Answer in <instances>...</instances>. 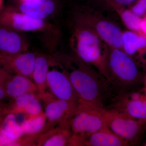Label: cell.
Here are the masks:
<instances>
[{"mask_svg":"<svg viewBox=\"0 0 146 146\" xmlns=\"http://www.w3.org/2000/svg\"><path fill=\"white\" fill-rule=\"evenodd\" d=\"M0 26L20 32L39 33L47 45L54 48L59 38L58 27L46 20L33 18L20 11L16 7H3L0 11Z\"/></svg>","mask_w":146,"mask_h":146,"instance_id":"obj_5","label":"cell"},{"mask_svg":"<svg viewBox=\"0 0 146 146\" xmlns=\"http://www.w3.org/2000/svg\"><path fill=\"white\" fill-rule=\"evenodd\" d=\"M113 106L112 109L135 118L146 119V101L141 99L133 100L121 94L119 95Z\"/></svg>","mask_w":146,"mask_h":146,"instance_id":"obj_14","label":"cell"},{"mask_svg":"<svg viewBox=\"0 0 146 146\" xmlns=\"http://www.w3.org/2000/svg\"><path fill=\"white\" fill-rule=\"evenodd\" d=\"M56 63V60L47 55L36 54L31 79L36 85L41 98L47 92L46 80L50 67Z\"/></svg>","mask_w":146,"mask_h":146,"instance_id":"obj_16","label":"cell"},{"mask_svg":"<svg viewBox=\"0 0 146 146\" xmlns=\"http://www.w3.org/2000/svg\"><path fill=\"white\" fill-rule=\"evenodd\" d=\"M102 74L119 95L124 93L136 80L138 70L133 59L122 49L106 45Z\"/></svg>","mask_w":146,"mask_h":146,"instance_id":"obj_4","label":"cell"},{"mask_svg":"<svg viewBox=\"0 0 146 146\" xmlns=\"http://www.w3.org/2000/svg\"><path fill=\"white\" fill-rule=\"evenodd\" d=\"M107 0H84L85 3L83 4L87 5L97 9L102 10L105 9V5Z\"/></svg>","mask_w":146,"mask_h":146,"instance_id":"obj_26","label":"cell"},{"mask_svg":"<svg viewBox=\"0 0 146 146\" xmlns=\"http://www.w3.org/2000/svg\"><path fill=\"white\" fill-rule=\"evenodd\" d=\"M41 98L37 93H29L11 100L8 105L1 109L5 115L25 114L26 110L30 104L38 98Z\"/></svg>","mask_w":146,"mask_h":146,"instance_id":"obj_20","label":"cell"},{"mask_svg":"<svg viewBox=\"0 0 146 146\" xmlns=\"http://www.w3.org/2000/svg\"><path fill=\"white\" fill-rule=\"evenodd\" d=\"M70 17L93 31L108 46L122 49L123 31L102 10L75 3L70 10Z\"/></svg>","mask_w":146,"mask_h":146,"instance_id":"obj_3","label":"cell"},{"mask_svg":"<svg viewBox=\"0 0 146 146\" xmlns=\"http://www.w3.org/2000/svg\"><path fill=\"white\" fill-rule=\"evenodd\" d=\"M70 1H82V0H70ZM82 1H84V0H82Z\"/></svg>","mask_w":146,"mask_h":146,"instance_id":"obj_33","label":"cell"},{"mask_svg":"<svg viewBox=\"0 0 146 146\" xmlns=\"http://www.w3.org/2000/svg\"><path fill=\"white\" fill-rule=\"evenodd\" d=\"M46 121L43 110L35 115H26L20 125L23 134H40L44 131Z\"/></svg>","mask_w":146,"mask_h":146,"instance_id":"obj_19","label":"cell"},{"mask_svg":"<svg viewBox=\"0 0 146 146\" xmlns=\"http://www.w3.org/2000/svg\"><path fill=\"white\" fill-rule=\"evenodd\" d=\"M145 146H146V144H145Z\"/></svg>","mask_w":146,"mask_h":146,"instance_id":"obj_34","label":"cell"},{"mask_svg":"<svg viewBox=\"0 0 146 146\" xmlns=\"http://www.w3.org/2000/svg\"><path fill=\"white\" fill-rule=\"evenodd\" d=\"M136 2L130 9L140 17L146 12V0H138Z\"/></svg>","mask_w":146,"mask_h":146,"instance_id":"obj_25","label":"cell"},{"mask_svg":"<svg viewBox=\"0 0 146 146\" xmlns=\"http://www.w3.org/2000/svg\"><path fill=\"white\" fill-rule=\"evenodd\" d=\"M15 1L17 4L22 3H25L31 1L33 0H13Z\"/></svg>","mask_w":146,"mask_h":146,"instance_id":"obj_30","label":"cell"},{"mask_svg":"<svg viewBox=\"0 0 146 146\" xmlns=\"http://www.w3.org/2000/svg\"><path fill=\"white\" fill-rule=\"evenodd\" d=\"M13 74L7 71L0 63V85L4 86Z\"/></svg>","mask_w":146,"mask_h":146,"instance_id":"obj_27","label":"cell"},{"mask_svg":"<svg viewBox=\"0 0 146 146\" xmlns=\"http://www.w3.org/2000/svg\"><path fill=\"white\" fill-rule=\"evenodd\" d=\"M146 47V38L139 36L134 32H123L122 50L129 55L134 54L139 49Z\"/></svg>","mask_w":146,"mask_h":146,"instance_id":"obj_21","label":"cell"},{"mask_svg":"<svg viewBox=\"0 0 146 146\" xmlns=\"http://www.w3.org/2000/svg\"><path fill=\"white\" fill-rule=\"evenodd\" d=\"M16 7L33 18L46 20L57 12L59 4L56 0H33L17 4Z\"/></svg>","mask_w":146,"mask_h":146,"instance_id":"obj_12","label":"cell"},{"mask_svg":"<svg viewBox=\"0 0 146 146\" xmlns=\"http://www.w3.org/2000/svg\"><path fill=\"white\" fill-rule=\"evenodd\" d=\"M40 134H23L15 141L12 146H36L37 139Z\"/></svg>","mask_w":146,"mask_h":146,"instance_id":"obj_23","label":"cell"},{"mask_svg":"<svg viewBox=\"0 0 146 146\" xmlns=\"http://www.w3.org/2000/svg\"><path fill=\"white\" fill-rule=\"evenodd\" d=\"M5 115L3 114L1 109H0V124L3 121V120L4 119Z\"/></svg>","mask_w":146,"mask_h":146,"instance_id":"obj_31","label":"cell"},{"mask_svg":"<svg viewBox=\"0 0 146 146\" xmlns=\"http://www.w3.org/2000/svg\"><path fill=\"white\" fill-rule=\"evenodd\" d=\"M6 98H7L4 87L0 85V102Z\"/></svg>","mask_w":146,"mask_h":146,"instance_id":"obj_28","label":"cell"},{"mask_svg":"<svg viewBox=\"0 0 146 146\" xmlns=\"http://www.w3.org/2000/svg\"><path fill=\"white\" fill-rule=\"evenodd\" d=\"M129 144L105 126L90 135L84 142L86 146H125Z\"/></svg>","mask_w":146,"mask_h":146,"instance_id":"obj_18","label":"cell"},{"mask_svg":"<svg viewBox=\"0 0 146 146\" xmlns=\"http://www.w3.org/2000/svg\"><path fill=\"white\" fill-rule=\"evenodd\" d=\"M141 30L146 35V15L144 20H142L141 24Z\"/></svg>","mask_w":146,"mask_h":146,"instance_id":"obj_29","label":"cell"},{"mask_svg":"<svg viewBox=\"0 0 146 146\" xmlns=\"http://www.w3.org/2000/svg\"><path fill=\"white\" fill-rule=\"evenodd\" d=\"M69 44L73 55L102 74L106 44L93 31L70 18Z\"/></svg>","mask_w":146,"mask_h":146,"instance_id":"obj_2","label":"cell"},{"mask_svg":"<svg viewBox=\"0 0 146 146\" xmlns=\"http://www.w3.org/2000/svg\"><path fill=\"white\" fill-rule=\"evenodd\" d=\"M62 69L61 71L56 69L49 70L46 80V89L57 98L78 102V98L68 75Z\"/></svg>","mask_w":146,"mask_h":146,"instance_id":"obj_9","label":"cell"},{"mask_svg":"<svg viewBox=\"0 0 146 146\" xmlns=\"http://www.w3.org/2000/svg\"><path fill=\"white\" fill-rule=\"evenodd\" d=\"M58 62L68 75L78 102L104 108L103 91L106 86L103 82L106 80L101 74L74 55L60 56Z\"/></svg>","mask_w":146,"mask_h":146,"instance_id":"obj_1","label":"cell"},{"mask_svg":"<svg viewBox=\"0 0 146 146\" xmlns=\"http://www.w3.org/2000/svg\"><path fill=\"white\" fill-rule=\"evenodd\" d=\"M29 43L22 33L0 26V54L28 51Z\"/></svg>","mask_w":146,"mask_h":146,"instance_id":"obj_11","label":"cell"},{"mask_svg":"<svg viewBox=\"0 0 146 146\" xmlns=\"http://www.w3.org/2000/svg\"><path fill=\"white\" fill-rule=\"evenodd\" d=\"M104 118L106 126L129 144L138 133V122L123 113L113 109H106Z\"/></svg>","mask_w":146,"mask_h":146,"instance_id":"obj_8","label":"cell"},{"mask_svg":"<svg viewBox=\"0 0 146 146\" xmlns=\"http://www.w3.org/2000/svg\"><path fill=\"white\" fill-rule=\"evenodd\" d=\"M138 0H107L105 5V9H108L115 11L118 9L125 8Z\"/></svg>","mask_w":146,"mask_h":146,"instance_id":"obj_24","label":"cell"},{"mask_svg":"<svg viewBox=\"0 0 146 146\" xmlns=\"http://www.w3.org/2000/svg\"><path fill=\"white\" fill-rule=\"evenodd\" d=\"M3 86L7 98L11 100L29 93H37V88L32 79L20 75L13 74Z\"/></svg>","mask_w":146,"mask_h":146,"instance_id":"obj_15","label":"cell"},{"mask_svg":"<svg viewBox=\"0 0 146 146\" xmlns=\"http://www.w3.org/2000/svg\"><path fill=\"white\" fill-rule=\"evenodd\" d=\"M4 0H0V11L3 7Z\"/></svg>","mask_w":146,"mask_h":146,"instance_id":"obj_32","label":"cell"},{"mask_svg":"<svg viewBox=\"0 0 146 146\" xmlns=\"http://www.w3.org/2000/svg\"><path fill=\"white\" fill-rule=\"evenodd\" d=\"M23 134L21 125L16 121V115H5L0 124V146H12Z\"/></svg>","mask_w":146,"mask_h":146,"instance_id":"obj_17","label":"cell"},{"mask_svg":"<svg viewBox=\"0 0 146 146\" xmlns=\"http://www.w3.org/2000/svg\"><path fill=\"white\" fill-rule=\"evenodd\" d=\"M105 110L102 108L78 102L75 112L69 120L72 135L68 146H84L86 138L106 126Z\"/></svg>","mask_w":146,"mask_h":146,"instance_id":"obj_6","label":"cell"},{"mask_svg":"<svg viewBox=\"0 0 146 146\" xmlns=\"http://www.w3.org/2000/svg\"><path fill=\"white\" fill-rule=\"evenodd\" d=\"M41 100L47 119L43 132L70 120L75 112L78 103V102L57 98L48 91Z\"/></svg>","mask_w":146,"mask_h":146,"instance_id":"obj_7","label":"cell"},{"mask_svg":"<svg viewBox=\"0 0 146 146\" xmlns=\"http://www.w3.org/2000/svg\"><path fill=\"white\" fill-rule=\"evenodd\" d=\"M119 15L123 23L129 29L134 31L141 30L142 20L131 9H122L115 11Z\"/></svg>","mask_w":146,"mask_h":146,"instance_id":"obj_22","label":"cell"},{"mask_svg":"<svg viewBox=\"0 0 146 146\" xmlns=\"http://www.w3.org/2000/svg\"><path fill=\"white\" fill-rule=\"evenodd\" d=\"M72 135L69 120L41 133L36 146H68Z\"/></svg>","mask_w":146,"mask_h":146,"instance_id":"obj_13","label":"cell"},{"mask_svg":"<svg viewBox=\"0 0 146 146\" xmlns=\"http://www.w3.org/2000/svg\"><path fill=\"white\" fill-rule=\"evenodd\" d=\"M36 54L29 51L14 54H0V63L11 74L31 79Z\"/></svg>","mask_w":146,"mask_h":146,"instance_id":"obj_10","label":"cell"}]
</instances>
